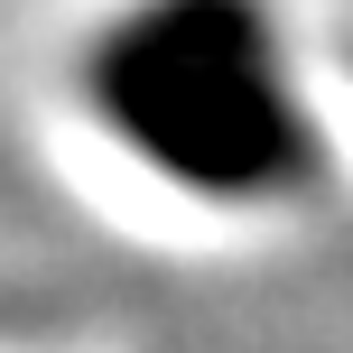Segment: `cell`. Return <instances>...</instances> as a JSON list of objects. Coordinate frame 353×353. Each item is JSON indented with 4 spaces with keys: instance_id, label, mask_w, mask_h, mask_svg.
I'll use <instances>...</instances> for the list:
<instances>
[{
    "instance_id": "obj_1",
    "label": "cell",
    "mask_w": 353,
    "mask_h": 353,
    "mask_svg": "<svg viewBox=\"0 0 353 353\" xmlns=\"http://www.w3.org/2000/svg\"><path fill=\"white\" fill-rule=\"evenodd\" d=\"M84 93L159 176L195 195H288L325 159L288 103L261 0H140L93 47Z\"/></svg>"
}]
</instances>
